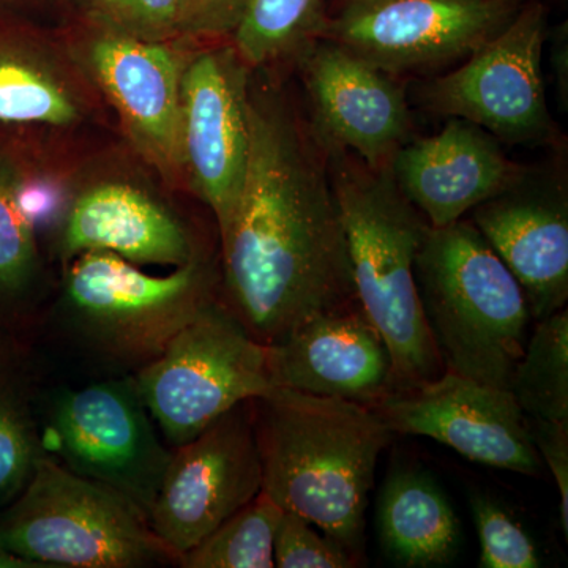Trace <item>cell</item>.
<instances>
[{
    "mask_svg": "<svg viewBox=\"0 0 568 568\" xmlns=\"http://www.w3.org/2000/svg\"><path fill=\"white\" fill-rule=\"evenodd\" d=\"M92 65L142 148L156 162L183 166L182 77L173 52L110 36L93 44Z\"/></svg>",
    "mask_w": 568,
    "mask_h": 568,
    "instance_id": "cell-18",
    "label": "cell"
},
{
    "mask_svg": "<svg viewBox=\"0 0 568 568\" xmlns=\"http://www.w3.org/2000/svg\"><path fill=\"white\" fill-rule=\"evenodd\" d=\"M245 185L222 237L227 308L267 346L308 317L358 304L342 212L297 123L248 92Z\"/></svg>",
    "mask_w": 568,
    "mask_h": 568,
    "instance_id": "cell-1",
    "label": "cell"
},
{
    "mask_svg": "<svg viewBox=\"0 0 568 568\" xmlns=\"http://www.w3.org/2000/svg\"><path fill=\"white\" fill-rule=\"evenodd\" d=\"M529 428L538 455L555 478L559 491V515L564 537L568 538V422L530 418Z\"/></svg>",
    "mask_w": 568,
    "mask_h": 568,
    "instance_id": "cell-30",
    "label": "cell"
},
{
    "mask_svg": "<svg viewBox=\"0 0 568 568\" xmlns=\"http://www.w3.org/2000/svg\"><path fill=\"white\" fill-rule=\"evenodd\" d=\"M473 223L521 284L534 321L566 308L568 213L562 200L506 192L477 205Z\"/></svg>",
    "mask_w": 568,
    "mask_h": 568,
    "instance_id": "cell-17",
    "label": "cell"
},
{
    "mask_svg": "<svg viewBox=\"0 0 568 568\" xmlns=\"http://www.w3.org/2000/svg\"><path fill=\"white\" fill-rule=\"evenodd\" d=\"M261 489L263 463L248 399L173 448L149 526L181 559Z\"/></svg>",
    "mask_w": 568,
    "mask_h": 568,
    "instance_id": "cell-9",
    "label": "cell"
},
{
    "mask_svg": "<svg viewBox=\"0 0 568 568\" xmlns=\"http://www.w3.org/2000/svg\"><path fill=\"white\" fill-rule=\"evenodd\" d=\"M0 568H37L28 560L21 559L20 556L13 555L9 549L0 545Z\"/></svg>",
    "mask_w": 568,
    "mask_h": 568,
    "instance_id": "cell-32",
    "label": "cell"
},
{
    "mask_svg": "<svg viewBox=\"0 0 568 568\" xmlns=\"http://www.w3.org/2000/svg\"><path fill=\"white\" fill-rule=\"evenodd\" d=\"M183 166L211 207L220 239L230 230L250 156L248 89L230 51L204 52L181 80Z\"/></svg>",
    "mask_w": 568,
    "mask_h": 568,
    "instance_id": "cell-13",
    "label": "cell"
},
{
    "mask_svg": "<svg viewBox=\"0 0 568 568\" xmlns=\"http://www.w3.org/2000/svg\"><path fill=\"white\" fill-rule=\"evenodd\" d=\"M77 118L65 93L39 70L0 59V121L65 125Z\"/></svg>",
    "mask_w": 568,
    "mask_h": 568,
    "instance_id": "cell-26",
    "label": "cell"
},
{
    "mask_svg": "<svg viewBox=\"0 0 568 568\" xmlns=\"http://www.w3.org/2000/svg\"><path fill=\"white\" fill-rule=\"evenodd\" d=\"M369 2V0H347V3Z\"/></svg>",
    "mask_w": 568,
    "mask_h": 568,
    "instance_id": "cell-33",
    "label": "cell"
},
{
    "mask_svg": "<svg viewBox=\"0 0 568 568\" xmlns=\"http://www.w3.org/2000/svg\"><path fill=\"white\" fill-rule=\"evenodd\" d=\"M381 547L395 566L432 568L457 558L462 530L435 478L399 467L384 481L377 503Z\"/></svg>",
    "mask_w": 568,
    "mask_h": 568,
    "instance_id": "cell-20",
    "label": "cell"
},
{
    "mask_svg": "<svg viewBox=\"0 0 568 568\" xmlns=\"http://www.w3.org/2000/svg\"><path fill=\"white\" fill-rule=\"evenodd\" d=\"M21 178L0 153V327L14 323L39 272L36 226L22 209Z\"/></svg>",
    "mask_w": 568,
    "mask_h": 568,
    "instance_id": "cell-22",
    "label": "cell"
},
{
    "mask_svg": "<svg viewBox=\"0 0 568 568\" xmlns=\"http://www.w3.org/2000/svg\"><path fill=\"white\" fill-rule=\"evenodd\" d=\"M470 510L480 540L481 568H538L541 566L532 538L496 500L470 496Z\"/></svg>",
    "mask_w": 568,
    "mask_h": 568,
    "instance_id": "cell-27",
    "label": "cell"
},
{
    "mask_svg": "<svg viewBox=\"0 0 568 568\" xmlns=\"http://www.w3.org/2000/svg\"><path fill=\"white\" fill-rule=\"evenodd\" d=\"M274 386L376 407L394 392L390 353L358 304L308 317L267 345Z\"/></svg>",
    "mask_w": 568,
    "mask_h": 568,
    "instance_id": "cell-14",
    "label": "cell"
},
{
    "mask_svg": "<svg viewBox=\"0 0 568 568\" xmlns=\"http://www.w3.org/2000/svg\"><path fill=\"white\" fill-rule=\"evenodd\" d=\"M274 560L278 568H353L362 566L338 541L320 534L301 515L284 511L275 530Z\"/></svg>",
    "mask_w": 568,
    "mask_h": 568,
    "instance_id": "cell-28",
    "label": "cell"
},
{
    "mask_svg": "<svg viewBox=\"0 0 568 568\" xmlns=\"http://www.w3.org/2000/svg\"><path fill=\"white\" fill-rule=\"evenodd\" d=\"M200 261L166 276L144 274L118 254L85 252L67 272L63 328L115 364L141 368L213 301Z\"/></svg>",
    "mask_w": 568,
    "mask_h": 568,
    "instance_id": "cell-6",
    "label": "cell"
},
{
    "mask_svg": "<svg viewBox=\"0 0 568 568\" xmlns=\"http://www.w3.org/2000/svg\"><path fill=\"white\" fill-rule=\"evenodd\" d=\"M61 250L67 260L85 252H110L130 263L174 267L196 260L192 241L173 213L122 183L82 194L67 215Z\"/></svg>",
    "mask_w": 568,
    "mask_h": 568,
    "instance_id": "cell-19",
    "label": "cell"
},
{
    "mask_svg": "<svg viewBox=\"0 0 568 568\" xmlns=\"http://www.w3.org/2000/svg\"><path fill=\"white\" fill-rule=\"evenodd\" d=\"M0 545L37 568H145L179 559L140 508L44 455L0 515Z\"/></svg>",
    "mask_w": 568,
    "mask_h": 568,
    "instance_id": "cell-5",
    "label": "cell"
},
{
    "mask_svg": "<svg viewBox=\"0 0 568 568\" xmlns=\"http://www.w3.org/2000/svg\"><path fill=\"white\" fill-rule=\"evenodd\" d=\"M416 282L444 372L510 388L532 315L521 284L476 224L426 227Z\"/></svg>",
    "mask_w": 568,
    "mask_h": 568,
    "instance_id": "cell-3",
    "label": "cell"
},
{
    "mask_svg": "<svg viewBox=\"0 0 568 568\" xmlns=\"http://www.w3.org/2000/svg\"><path fill=\"white\" fill-rule=\"evenodd\" d=\"M515 0H369L347 3L320 36L383 71L466 58L506 28Z\"/></svg>",
    "mask_w": 568,
    "mask_h": 568,
    "instance_id": "cell-10",
    "label": "cell"
},
{
    "mask_svg": "<svg viewBox=\"0 0 568 568\" xmlns=\"http://www.w3.org/2000/svg\"><path fill=\"white\" fill-rule=\"evenodd\" d=\"M321 0H250L235 31L242 61L261 65L294 50L323 26Z\"/></svg>",
    "mask_w": 568,
    "mask_h": 568,
    "instance_id": "cell-25",
    "label": "cell"
},
{
    "mask_svg": "<svg viewBox=\"0 0 568 568\" xmlns=\"http://www.w3.org/2000/svg\"><path fill=\"white\" fill-rule=\"evenodd\" d=\"M44 455L24 384L0 353V507L20 495Z\"/></svg>",
    "mask_w": 568,
    "mask_h": 568,
    "instance_id": "cell-24",
    "label": "cell"
},
{
    "mask_svg": "<svg viewBox=\"0 0 568 568\" xmlns=\"http://www.w3.org/2000/svg\"><path fill=\"white\" fill-rule=\"evenodd\" d=\"M396 185L432 227L462 220L477 205L508 192L517 168L476 123L452 119L443 132L392 155Z\"/></svg>",
    "mask_w": 568,
    "mask_h": 568,
    "instance_id": "cell-16",
    "label": "cell"
},
{
    "mask_svg": "<svg viewBox=\"0 0 568 568\" xmlns=\"http://www.w3.org/2000/svg\"><path fill=\"white\" fill-rule=\"evenodd\" d=\"M544 37V9L532 3L459 69L429 82L426 106L507 140L536 138L549 125L541 77Z\"/></svg>",
    "mask_w": 568,
    "mask_h": 568,
    "instance_id": "cell-12",
    "label": "cell"
},
{
    "mask_svg": "<svg viewBox=\"0 0 568 568\" xmlns=\"http://www.w3.org/2000/svg\"><path fill=\"white\" fill-rule=\"evenodd\" d=\"M508 390L526 416L568 422L567 308L537 321Z\"/></svg>",
    "mask_w": 568,
    "mask_h": 568,
    "instance_id": "cell-21",
    "label": "cell"
},
{
    "mask_svg": "<svg viewBox=\"0 0 568 568\" xmlns=\"http://www.w3.org/2000/svg\"><path fill=\"white\" fill-rule=\"evenodd\" d=\"M332 186L345 226L355 295L386 342L394 390L436 379L444 366L416 282V256L428 222L396 185L390 168H342Z\"/></svg>",
    "mask_w": 568,
    "mask_h": 568,
    "instance_id": "cell-4",
    "label": "cell"
},
{
    "mask_svg": "<svg viewBox=\"0 0 568 568\" xmlns=\"http://www.w3.org/2000/svg\"><path fill=\"white\" fill-rule=\"evenodd\" d=\"M133 377L171 448L190 443L234 406L274 387L267 346L216 301Z\"/></svg>",
    "mask_w": 568,
    "mask_h": 568,
    "instance_id": "cell-7",
    "label": "cell"
},
{
    "mask_svg": "<svg viewBox=\"0 0 568 568\" xmlns=\"http://www.w3.org/2000/svg\"><path fill=\"white\" fill-rule=\"evenodd\" d=\"M153 424L133 376L99 381L52 395L41 444L71 473L126 497L149 521L173 458Z\"/></svg>",
    "mask_w": 568,
    "mask_h": 568,
    "instance_id": "cell-8",
    "label": "cell"
},
{
    "mask_svg": "<svg viewBox=\"0 0 568 568\" xmlns=\"http://www.w3.org/2000/svg\"><path fill=\"white\" fill-rule=\"evenodd\" d=\"M265 496L364 562L377 459L394 439L373 407L274 386L252 399Z\"/></svg>",
    "mask_w": 568,
    "mask_h": 568,
    "instance_id": "cell-2",
    "label": "cell"
},
{
    "mask_svg": "<svg viewBox=\"0 0 568 568\" xmlns=\"http://www.w3.org/2000/svg\"><path fill=\"white\" fill-rule=\"evenodd\" d=\"M373 409L394 435L432 437L478 465L544 474L528 416L508 388L444 372L422 386L392 392Z\"/></svg>",
    "mask_w": 568,
    "mask_h": 568,
    "instance_id": "cell-11",
    "label": "cell"
},
{
    "mask_svg": "<svg viewBox=\"0 0 568 568\" xmlns=\"http://www.w3.org/2000/svg\"><path fill=\"white\" fill-rule=\"evenodd\" d=\"M108 17L141 39L166 36L178 28L182 0H103Z\"/></svg>",
    "mask_w": 568,
    "mask_h": 568,
    "instance_id": "cell-29",
    "label": "cell"
},
{
    "mask_svg": "<svg viewBox=\"0 0 568 568\" xmlns=\"http://www.w3.org/2000/svg\"><path fill=\"white\" fill-rule=\"evenodd\" d=\"M305 84L317 134L331 148L349 149L381 170L409 132L405 93L386 71L331 43L305 59Z\"/></svg>",
    "mask_w": 568,
    "mask_h": 568,
    "instance_id": "cell-15",
    "label": "cell"
},
{
    "mask_svg": "<svg viewBox=\"0 0 568 568\" xmlns=\"http://www.w3.org/2000/svg\"><path fill=\"white\" fill-rule=\"evenodd\" d=\"M283 510L260 493L224 519L196 547L183 552V568H274L275 530Z\"/></svg>",
    "mask_w": 568,
    "mask_h": 568,
    "instance_id": "cell-23",
    "label": "cell"
},
{
    "mask_svg": "<svg viewBox=\"0 0 568 568\" xmlns=\"http://www.w3.org/2000/svg\"><path fill=\"white\" fill-rule=\"evenodd\" d=\"M250 0H182L175 31L189 36H226L237 31Z\"/></svg>",
    "mask_w": 568,
    "mask_h": 568,
    "instance_id": "cell-31",
    "label": "cell"
}]
</instances>
